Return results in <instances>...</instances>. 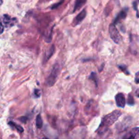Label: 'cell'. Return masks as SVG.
I'll return each instance as SVG.
<instances>
[{"mask_svg": "<svg viewBox=\"0 0 139 139\" xmlns=\"http://www.w3.org/2000/svg\"><path fill=\"white\" fill-rule=\"evenodd\" d=\"M121 115V111L119 110H115L111 113L106 115L102 119L101 124L103 126H110L115 122Z\"/></svg>", "mask_w": 139, "mask_h": 139, "instance_id": "1", "label": "cell"}, {"mask_svg": "<svg viewBox=\"0 0 139 139\" xmlns=\"http://www.w3.org/2000/svg\"><path fill=\"white\" fill-rule=\"evenodd\" d=\"M60 65L58 63L55 64L52 68V70L51 71L50 75L48 76L46 80V84L49 87L52 86L53 85L56 83V81L57 80L58 75L60 73Z\"/></svg>", "mask_w": 139, "mask_h": 139, "instance_id": "2", "label": "cell"}, {"mask_svg": "<svg viewBox=\"0 0 139 139\" xmlns=\"http://www.w3.org/2000/svg\"><path fill=\"white\" fill-rule=\"evenodd\" d=\"M109 32L111 38L112 40L114 41L115 43L117 44H119L121 43L122 41V37L119 32L117 27L114 24H111L109 25Z\"/></svg>", "mask_w": 139, "mask_h": 139, "instance_id": "3", "label": "cell"}, {"mask_svg": "<svg viewBox=\"0 0 139 139\" xmlns=\"http://www.w3.org/2000/svg\"><path fill=\"white\" fill-rule=\"evenodd\" d=\"M16 21L17 20L16 18H11L8 14H4L2 17L0 18V22L4 26V27H9L13 26L16 23Z\"/></svg>", "mask_w": 139, "mask_h": 139, "instance_id": "4", "label": "cell"}, {"mask_svg": "<svg viewBox=\"0 0 139 139\" xmlns=\"http://www.w3.org/2000/svg\"><path fill=\"white\" fill-rule=\"evenodd\" d=\"M55 52V46L54 45H52L50 46V48H48L47 50H46V52L44 53V55H43V64L46 63L48 60H49L50 58L52 56V55L54 54V53Z\"/></svg>", "mask_w": 139, "mask_h": 139, "instance_id": "5", "label": "cell"}, {"mask_svg": "<svg viewBox=\"0 0 139 139\" xmlns=\"http://www.w3.org/2000/svg\"><path fill=\"white\" fill-rule=\"evenodd\" d=\"M139 138V128H132L127 134L123 136V139H138Z\"/></svg>", "mask_w": 139, "mask_h": 139, "instance_id": "6", "label": "cell"}, {"mask_svg": "<svg viewBox=\"0 0 139 139\" xmlns=\"http://www.w3.org/2000/svg\"><path fill=\"white\" fill-rule=\"evenodd\" d=\"M115 102L116 105L118 107L123 108L125 105V96L122 93H118L115 96Z\"/></svg>", "mask_w": 139, "mask_h": 139, "instance_id": "7", "label": "cell"}, {"mask_svg": "<svg viewBox=\"0 0 139 139\" xmlns=\"http://www.w3.org/2000/svg\"><path fill=\"white\" fill-rule=\"evenodd\" d=\"M127 12H128V9L126 8L125 10H123L122 11H121L119 12V14L117 15L116 18H115L114 21H113V24H117V23H118L119 21L122 20V19H125L126 16H127Z\"/></svg>", "mask_w": 139, "mask_h": 139, "instance_id": "8", "label": "cell"}, {"mask_svg": "<svg viewBox=\"0 0 139 139\" xmlns=\"http://www.w3.org/2000/svg\"><path fill=\"white\" fill-rule=\"evenodd\" d=\"M86 10L84 9L75 18V22L74 23H75V25L80 24L86 18Z\"/></svg>", "mask_w": 139, "mask_h": 139, "instance_id": "9", "label": "cell"}, {"mask_svg": "<svg viewBox=\"0 0 139 139\" xmlns=\"http://www.w3.org/2000/svg\"><path fill=\"white\" fill-rule=\"evenodd\" d=\"M86 2V0H75V6H74V8H73V12H75L76 10L80 9L82 6L85 4V3Z\"/></svg>", "mask_w": 139, "mask_h": 139, "instance_id": "10", "label": "cell"}, {"mask_svg": "<svg viewBox=\"0 0 139 139\" xmlns=\"http://www.w3.org/2000/svg\"><path fill=\"white\" fill-rule=\"evenodd\" d=\"M8 125L10 126H11L12 128H15L18 132H21H21H23V131H24V129H23V128L21 125H18V124H16L14 122H13V121H9Z\"/></svg>", "mask_w": 139, "mask_h": 139, "instance_id": "11", "label": "cell"}, {"mask_svg": "<svg viewBox=\"0 0 139 139\" xmlns=\"http://www.w3.org/2000/svg\"><path fill=\"white\" fill-rule=\"evenodd\" d=\"M36 125L39 129L42 128L43 126V121L40 115H37L36 117Z\"/></svg>", "mask_w": 139, "mask_h": 139, "instance_id": "12", "label": "cell"}, {"mask_svg": "<svg viewBox=\"0 0 139 139\" xmlns=\"http://www.w3.org/2000/svg\"><path fill=\"white\" fill-rule=\"evenodd\" d=\"M90 79L94 82L96 87L98 86V81H97V78H96V73H94V72H92L91 74H90Z\"/></svg>", "mask_w": 139, "mask_h": 139, "instance_id": "13", "label": "cell"}, {"mask_svg": "<svg viewBox=\"0 0 139 139\" xmlns=\"http://www.w3.org/2000/svg\"><path fill=\"white\" fill-rule=\"evenodd\" d=\"M128 104L130 106L134 105V98L132 96V94H129L128 98Z\"/></svg>", "mask_w": 139, "mask_h": 139, "instance_id": "14", "label": "cell"}, {"mask_svg": "<svg viewBox=\"0 0 139 139\" xmlns=\"http://www.w3.org/2000/svg\"><path fill=\"white\" fill-rule=\"evenodd\" d=\"M118 67L120 68L123 72H124L126 75H129V74H130V73H129L128 71V70H127V67H126V66H125V65H118Z\"/></svg>", "mask_w": 139, "mask_h": 139, "instance_id": "15", "label": "cell"}, {"mask_svg": "<svg viewBox=\"0 0 139 139\" xmlns=\"http://www.w3.org/2000/svg\"><path fill=\"white\" fill-rule=\"evenodd\" d=\"M64 2V0H60L59 2H58L57 4H55L53 5L51 7V9L54 10V9H56V8H58V6H60V5L62 4Z\"/></svg>", "mask_w": 139, "mask_h": 139, "instance_id": "16", "label": "cell"}, {"mask_svg": "<svg viewBox=\"0 0 139 139\" xmlns=\"http://www.w3.org/2000/svg\"><path fill=\"white\" fill-rule=\"evenodd\" d=\"M34 94L36 97H39L41 96V91L38 89H35L34 90Z\"/></svg>", "mask_w": 139, "mask_h": 139, "instance_id": "17", "label": "cell"}, {"mask_svg": "<svg viewBox=\"0 0 139 139\" xmlns=\"http://www.w3.org/2000/svg\"><path fill=\"white\" fill-rule=\"evenodd\" d=\"M27 119H28L27 117L25 116L21 117H20V119H19V120H20L21 121H22V122L24 123H25L27 121Z\"/></svg>", "mask_w": 139, "mask_h": 139, "instance_id": "18", "label": "cell"}, {"mask_svg": "<svg viewBox=\"0 0 139 139\" xmlns=\"http://www.w3.org/2000/svg\"><path fill=\"white\" fill-rule=\"evenodd\" d=\"M133 6H134V9L137 12V17L138 18L139 17V14H138V9H137V4L136 2H134L133 3Z\"/></svg>", "mask_w": 139, "mask_h": 139, "instance_id": "19", "label": "cell"}, {"mask_svg": "<svg viewBox=\"0 0 139 139\" xmlns=\"http://www.w3.org/2000/svg\"><path fill=\"white\" fill-rule=\"evenodd\" d=\"M135 82L136 84H139V71L136 73V77H135Z\"/></svg>", "mask_w": 139, "mask_h": 139, "instance_id": "20", "label": "cell"}, {"mask_svg": "<svg viewBox=\"0 0 139 139\" xmlns=\"http://www.w3.org/2000/svg\"><path fill=\"white\" fill-rule=\"evenodd\" d=\"M4 26L2 24V23L0 22V34H2L4 31Z\"/></svg>", "mask_w": 139, "mask_h": 139, "instance_id": "21", "label": "cell"}, {"mask_svg": "<svg viewBox=\"0 0 139 139\" xmlns=\"http://www.w3.org/2000/svg\"><path fill=\"white\" fill-rule=\"evenodd\" d=\"M42 139H48V138H43Z\"/></svg>", "mask_w": 139, "mask_h": 139, "instance_id": "22", "label": "cell"}, {"mask_svg": "<svg viewBox=\"0 0 139 139\" xmlns=\"http://www.w3.org/2000/svg\"><path fill=\"white\" fill-rule=\"evenodd\" d=\"M137 96H138V97L139 98V94H137Z\"/></svg>", "mask_w": 139, "mask_h": 139, "instance_id": "23", "label": "cell"}]
</instances>
